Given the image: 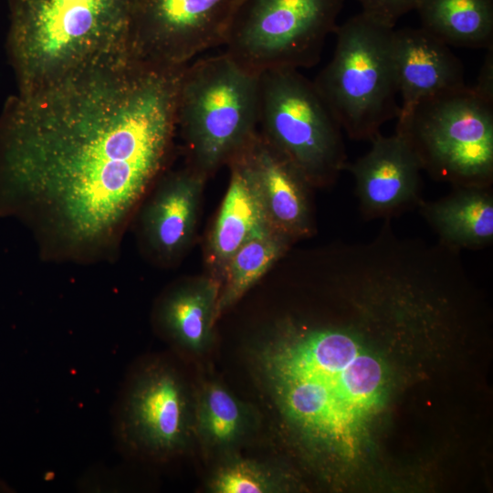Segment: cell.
<instances>
[{
  "mask_svg": "<svg viewBox=\"0 0 493 493\" xmlns=\"http://www.w3.org/2000/svg\"><path fill=\"white\" fill-rule=\"evenodd\" d=\"M390 301L362 269L355 318L284 321L253 351L257 376L283 424L318 454L354 456L383 402L387 370L367 336Z\"/></svg>",
  "mask_w": 493,
  "mask_h": 493,
  "instance_id": "obj_2",
  "label": "cell"
},
{
  "mask_svg": "<svg viewBox=\"0 0 493 493\" xmlns=\"http://www.w3.org/2000/svg\"><path fill=\"white\" fill-rule=\"evenodd\" d=\"M393 53L402 100L399 112L424 100L467 86L463 65L449 46L422 27L394 29Z\"/></svg>",
  "mask_w": 493,
  "mask_h": 493,
  "instance_id": "obj_13",
  "label": "cell"
},
{
  "mask_svg": "<svg viewBox=\"0 0 493 493\" xmlns=\"http://www.w3.org/2000/svg\"><path fill=\"white\" fill-rule=\"evenodd\" d=\"M268 226L298 239L314 231L309 188L311 184L284 155L257 134L245 150Z\"/></svg>",
  "mask_w": 493,
  "mask_h": 493,
  "instance_id": "obj_12",
  "label": "cell"
},
{
  "mask_svg": "<svg viewBox=\"0 0 493 493\" xmlns=\"http://www.w3.org/2000/svg\"><path fill=\"white\" fill-rule=\"evenodd\" d=\"M220 284L215 278L175 286L160 299L156 323L174 345L191 353H202L212 342Z\"/></svg>",
  "mask_w": 493,
  "mask_h": 493,
  "instance_id": "obj_17",
  "label": "cell"
},
{
  "mask_svg": "<svg viewBox=\"0 0 493 493\" xmlns=\"http://www.w3.org/2000/svg\"><path fill=\"white\" fill-rule=\"evenodd\" d=\"M362 12L390 27L408 12L414 10L418 0H356Z\"/></svg>",
  "mask_w": 493,
  "mask_h": 493,
  "instance_id": "obj_22",
  "label": "cell"
},
{
  "mask_svg": "<svg viewBox=\"0 0 493 493\" xmlns=\"http://www.w3.org/2000/svg\"><path fill=\"white\" fill-rule=\"evenodd\" d=\"M370 142V150L345 167L354 178L362 216L388 219L417 207L423 200L422 169L410 146L396 132H380Z\"/></svg>",
  "mask_w": 493,
  "mask_h": 493,
  "instance_id": "obj_11",
  "label": "cell"
},
{
  "mask_svg": "<svg viewBox=\"0 0 493 493\" xmlns=\"http://www.w3.org/2000/svg\"><path fill=\"white\" fill-rule=\"evenodd\" d=\"M204 175L188 169L163 177L140 216L142 244L163 263L173 262L189 244L196 221Z\"/></svg>",
  "mask_w": 493,
  "mask_h": 493,
  "instance_id": "obj_14",
  "label": "cell"
},
{
  "mask_svg": "<svg viewBox=\"0 0 493 493\" xmlns=\"http://www.w3.org/2000/svg\"><path fill=\"white\" fill-rule=\"evenodd\" d=\"M230 165L228 189L208 244L210 262L221 273L241 245L269 226L245 151L234 158Z\"/></svg>",
  "mask_w": 493,
  "mask_h": 493,
  "instance_id": "obj_16",
  "label": "cell"
},
{
  "mask_svg": "<svg viewBox=\"0 0 493 493\" xmlns=\"http://www.w3.org/2000/svg\"><path fill=\"white\" fill-rule=\"evenodd\" d=\"M261 137L290 161L311 186L333 183L345 170L341 127L313 81L299 69L260 74Z\"/></svg>",
  "mask_w": 493,
  "mask_h": 493,
  "instance_id": "obj_7",
  "label": "cell"
},
{
  "mask_svg": "<svg viewBox=\"0 0 493 493\" xmlns=\"http://www.w3.org/2000/svg\"><path fill=\"white\" fill-rule=\"evenodd\" d=\"M184 68L124 55L6 100L0 209L26 221L43 259H115L169 158Z\"/></svg>",
  "mask_w": 493,
  "mask_h": 493,
  "instance_id": "obj_1",
  "label": "cell"
},
{
  "mask_svg": "<svg viewBox=\"0 0 493 493\" xmlns=\"http://www.w3.org/2000/svg\"><path fill=\"white\" fill-rule=\"evenodd\" d=\"M291 242L288 236L267 226L241 245L222 271L216 316L256 284L284 255Z\"/></svg>",
  "mask_w": 493,
  "mask_h": 493,
  "instance_id": "obj_20",
  "label": "cell"
},
{
  "mask_svg": "<svg viewBox=\"0 0 493 493\" xmlns=\"http://www.w3.org/2000/svg\"><path fill=\"white\" fill-rule=\"evenodd\" d=\"M423 29L447 46L493 47V0H418Z\"/></svg>",
  "mask_w": 493,
  "mask_h": 493,
  "instance_id": "obj_18",
  "label": "cell"
},
{
  "mask_svg": "<svg viewBox=\"0 0 493 493\" xmlns=\"http://www.w3.org/2000/svg\"><path fill=\"white\" fill-rule=\"evenodd\" d=\"M18 93L128 54L136 0H7Z\"/></svg>",
  "mask_w": 493,
  "mask_h": 493,
  "instance_id": "obj_3",
  "label": "cell"
},
{
  "mask_svg": "<svg viewBox=\"0 0 493 493\" xmlns=\"http://www.w3.org/2000/svg\"><path fill=\"white\" fill-rule=\"evenodd\" d=\"M241 0H136L128 54L168 68L225 46Z\"/></svg>",
  "mask_w": 493,
  "mask_h": 493,
  "instance_id": "obj_10",
  "label": "cell"
},
{
  "mask_svg": "<svg viewBox=\"0 0 493 493\" xmlns=\"http://www.w3.org/2000/svg\"><path fill=\"white\" fill-rule=\"evenodd\" d=\"M346 0H241L226 53L261 74L315 66Z\"/></svg>",
  "mask_w": 493,
  "mask_h": 493,
  "instance_id": "obj_8",
  "label": "cell"
},
{
  "mask_svg": "<svg viewBox=\"0 0 493 493\" xmlns=\"http://www.w3.org/2000/svg\"><path fill=\"white\" fill-rule=\"evenodd\" d=\"M417 208L444 246L460 252L483 248L493 242L491 186L453 187L440 199H423Z\"/></svg>",
  "mask_w": 493,
  "mask_h": 493,
  "instance_id": "obj_15",
  "label": "cell"
},
{
  "mask_svg": "<svg viewBox=\"0 0 493 493\" xmlns=\"http://www.w3.org/2000/svg\"><path fill=\"white\" fill-rule=\"evenodd\" d=\"M260 74L227 53L189 63L180 83L176 127L193 170L205 175L243 152L257 136Z\"/></svg>",
  "mask_w": 493,
  "mask_h": 493,
  "instance_id": "obj_4",
  "label": "cell"
},
{
  "mask_svg": "<svg viewBox=\"0 0 493 493\" xmlns=\"http://www.w3.org/2000/svg\"><path fill=\"white\" fill-rule=\"evenodd\" d=\"M190 389L179 371L163 359L139 365L122 390L115 417L121 448L154 458L180 454L194 431Z\"/></svg>",
  "mask_w": 493,
  "mask_h": 493,
  "instance_id": "obj_9",
  "label": "cell"
},
{
  "mask_svg": "<svg viewBox=\"0 0 493 493\" xmlns=\"http://www.w3.org/2000/svg\"><path fill=\"white\" fill-rule=\"evenodd\" d=\"M252 425L250 410L226 387L214 382L202 388L195 403L194 431L207 448L231 451Z\"/></svg>",
  "mask_w": 493,
  "mask_h": 493,
  "instance_id": "obj_19",
  "label": "cell"
},
{
  "mask_svg": "<svg viewBox=\"0 0 493 493\" xmlns=\"http://www.w3.org/2000/svg\"><path fill=\"white\" fill-rule=\"evenodd\" d=\"M395 132L433 179L452 187L492 185L493 101L472 87L399 112Z\"/></svg>",
  "mask_w": 493,
  "mask_h": 493,
  "instance_id": "obj_6",
  "label": "cell"
},
{
  "mask_svg": "<svg viewBox=\"0 0 493 493\" xmlns=\"http://www.w3.org/2000/svg\"><path fill=\"white\" fill-rule=\"evenodd\" d=\"M393 30L362 12L337 26L332 58L313 81L350 139L371 141L398 116Z\"/></svg>",
  "mask_w": 493,
  "mask_h": 493,
  "instance_id": "obj_5",
  "label": "cell"
},
{
  "mask_svg": "<svg viewBox=\"0 0 493 493\" xmlns=\"http://www.w3.org/2000/svg\"><path fill=\"white\" fill-rule=\"evenodd\" d=\"M488 49L477 82L472 88L484 98L493 101V48Z\"/></svg>",
  "mask_w": 493,
  "mask_h": 493,
  "instance_id": "obj_23",
  "label": "cell"
},
{
  "mask_svg": "<svg viewBox=\"0 0 493 493\" xmlns=\"http://www.w3.org/2000/svg\"><path fill=\"white\" fill-rule=\"evenodd\" d=\"M283 488L279 474L269 465L229 457L213 473L208 489L215 493H272Z\"/></svg>",
  "mask_w": 493,
  "mask_h": 493,
  "instance_id": "obj_21",
  "label": "cell"
}]
</instances>
